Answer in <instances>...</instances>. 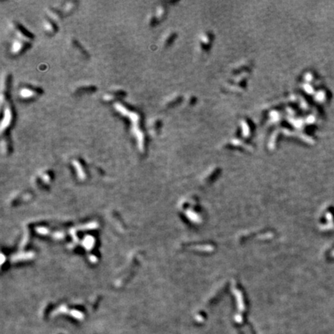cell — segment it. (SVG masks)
Wrapping results in <instances>:
<instances>
[{"instance_id": "8992f818", "label": "cell", "mask_w": 334, "mask_h": 334, "mask_svg": "<svg viewBox=\"0 0 334 334\" xmlns=\"http://www.w3.org/2000/svg\"><path fill=\"white\" fill-rule=\"evenodd\" d=\"M74 6H75V2H67V4H66V6H64V11L68 13H70V12H71V11H73V10H74Z\"/></svg>"}, {"instance_id": "6da1fadb", "label": "cell", "mask_w": 334, "mask_h": 334, "mask_svg": "<svg viewBox=\"0 0 334 334\" xmlns=\"http://www.w3.org/2000/svg\"><path fill=\"white\" fill-rule=\"evenodd\" d=\"M115 108L117 109V111H119L121 114L129 117L130 120L132 122V131H133L134 135L137 138L138 145H139L140 147L143 146L144 136H143V133L141 132V129L138 127V124L140 123V115L137 112L135 113L132 112V111H129L126 109V107L123 106L121 104H115Z\"/></svg>"}, {"instance_id": "7a4b0ae2", "label": "cell", "mask_w": 334, "mask_h": 334, "mask_svg": "<svg viewBox=\"0 0 334 334\" xmlns=\"http://www.w3.org/2000/svg\"><path fill=\"white\" fill-rule=\"evenodd\" d=\"M13 111L12 107L9 104H6L5 105L4 115H3V118L2 121V125H1V132L2 134L6 131L13 122Z\"/></svg>"}, {"instance_id": "3957f363", "label": "cell", "mask_w": 334, "mask_h": 334, "mask_svg": "<svg viewBox=\"0 0 334 334\" xmlns=\"http://www.w3.org/2000/svg\"><path fill=\"white\" fill-rule=\"evenodd\" d=\"M41 91H39L38 89H34L33 88H23L20 90L19 95L24 99L29 98H35L40 95Z\"/></svg>"}, {"instance_id": "5b68a950", "label": "cell", "mask_w": 334, "mask_h": 334, "mask_svg": "<svg viewBox=\"0 0 334 334\" xmlns=\"http://www.w3.org/2000/svg\"><path fill=\"white\" fill-rule=\"evenodd\" d=\"M43 28L45 29L46 31L49 33H54L56 30V26L51 22V21L47 20L44 22V25H43Z\"/></svg>"}, {"instance_id": "277c9868", "label": "cell", "mask_w": 334, "mask_h": 334, "mask_svg": "<svg viewBox=\"0 0 334 334\" xmlns=\"http://www.w3.org/2000/svg\"><path fill=\"white\" fill-rule=\"evenodd\" d=\"M28 44H29L28 42H26V41L19 40V39H16L13 41V44H12V53H13L15 54H19V53H21L22 51L25 50Z\"/></svg>"}]
</instances>
